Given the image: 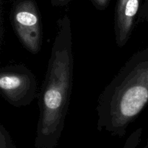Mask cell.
Segmentation results:
<instances>
[{
    "label": "cell",
    "instance_id": "obj_6",
    "mask_svg": "<svg viewBox=\"0 0 148 148\" xmlns=\"http://www.w3.org/2000/svg\"><path fill=\"white\" fill-rule=\"evenodd\" d=\"M0 148H17L10 132L4 125H0Z\"/></svg>",
    "mask_w": 148,
    "mask_h": 148
},
{
    "label": "cell",
    "instance_id": "obj_12",
    "mask_svg": "<svg viewBox=\"0 0 148 148\" xmlns=\"http://www.w3.org/2000/svg\"><path fill=\"white\" fill-rule=\"evenodd\" d=\"M147 144H148V134H147Z\"/></svg>",
    "mask_w": 148,
    "mask_h": 148
},
{
    "label": "cell",
    "instance_id": "obj_5",
    "mask_svg": "<svg viewBox=\"0 0 148 148\" xmlns=\"http://www.w3.org/2000/svg\"><path fill=\"white\" fill-rule=\"evenodd\" d=\"M141 0H117L114 12L116 43L122 48L127 43L138 23Z\"/></svg>",
    "mask_w": 148,
    "mask_h": 148
},
{
    "label": "cell",
    "instance_id": "obj_1",
    "mask_svg": "<svg viewBox=\"0 0 148 148\" xmlns=\"http://www.w3.org/2000/svg\"><path fill=\"white\" fill-rule=\"evenodd\" d=\"M47 70L38 95L39 116L35 148H56L65 125L73 84L74 58L71 21L57 20Z\"/></svg>",
    "mask_w": 148,
    "mask_h": 148
},
{
    "label": "cell",
    "instance_id": "obj_9",
    "mask_svg": "<svg viewBox=\"0 0 148 148\" xmlns=\"http://www.w3.org/2000/svg\"><path fill=\"white\" fill-rule=\"evenodd\" d=\"M95 8L98 10H105L109 4L110 0H91Z\"/></svg>",
    "mask_w": 148,
    "mask_h": 148
},
{
    "label": "cell",
    "instance_id": "obj_3",
    "mask_svg": "<svg viewBox=\"0 0 148 148\" xmlns=\"http://www.w3.org/2000/svg\"><path fill=\"white\" fill-rule=\"evenodd\" d=\"M0 92L10 105L26 106L37 97L36 76L24 64L4 66L0 70Z\"/></svg>",
    "mask_w": 148,
    "mask_h": 148
},
{
    "label": "cell",
    "instance_id": "obj_2",
    "mask_svg": "<svg viewBox=\"0 0 148 148\" xmlns=\"http://www.w3.org/2000/svg\"><path fill=\"white\" fill-rule=\"evenodd\" d=\"M148 105V46L134 53L100 94L97 129L124 137Z\"/></svg>",
    "mask_w": 148,
    "mask_h": 148
},
{
    "label": "cell",
    "instance_id": "obj_11",
    "mask_svg": "<svg viewBox=\"0 0 148 148\" xmlns=\"http://www.w3.org/2000/svg\"><path fill=\"white\" fill-rule=\"evenodd\" d=\"M143 148H148V145H147V144H146V145H145V147H143Z\"/></svg>",
    "mask_w": 148,
    "mask_h": 148
},
{
    "label": "cell",
    "instance_id": "obj_4",
    "mask_svg": "<svg viewBox=\"0 0 148 148\" xmlns=\"http://www.w3.org/2000/svg\"><path fill=\"white\" fill-rule=\"evenodd\" d=\"M10 20L22 45L31 53L37 54L43 44V26L36 1H17L11 11Z\"/></svg>",
    "mask_w": 148,
    "mask_h": 148
},
{
    "label": "cell",
    "instance_id": "obj_7",
    "mask_svg": "<svg viewBox=\"0 0 148 148\" xmlns=\"http://www.w3.org/2000/svg\"><path fill=\"white\" fill-rule=\"evenodd\" d=\"M143 130L142 127L137 129L133 132L125 142L123 148H136L140 145L142 140Z\"/></svg>",
    "mask_w": 148,
    "mask_h": 148
},
{
    "label": "cell",
    "instance_id": "obj_8",
    "mask_svg": "<svg viewBox=\"0 0 148 148\" xmlns=\"http://www.w3.org/2000/svg\"><path fill=\"white\" fill-rule=\"evenodd\" d=\"M138 23H148V0H145L140 9Z\"/></svg>",
    "mask_w": 148,
    "mask_h": 148
},
{
    "label": "cell",
    "instance_id": "obj_10",
    "mask_svg": "<svg viewBox=\"0 0 148 148\" xmlns=\"http://www.w3.org/2000/svg\"><path fill=\"white\" fill-rule=\"evenodd\" d=\"M51 4L55 7H62V6L66 5L69 2L70 0H51Z\"/></svg>",
    "mask_w": 148,
    "mask_h": 148
}]
</instances>
